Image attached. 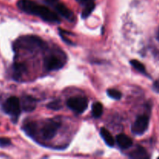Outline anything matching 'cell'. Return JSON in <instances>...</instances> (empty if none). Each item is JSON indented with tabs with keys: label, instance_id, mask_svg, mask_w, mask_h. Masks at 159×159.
Masks as SVG:
<instances>
[{
	"label": "cell",
	"instance_id": "603a6c76",
	"mask_svg": "<svg viewBox=\"0 0 159 159\" xmlns=\"http://www.w3.org/2000/svg\"><path fill=\"white\" fill-rule=\"evenodd\" d=\"M158 40H159V34H158Z\"/></svg>",
	"mask_w": 159,
	"mask_h": 159
},
{
	"label": "cell",
	"instance_id": "3957f363",
	"mask_svg": "<svg viewBox=\"0 0 159 159\" xmlns=\"http://www.w3.org/2000/svg\"><path fill=\"white\" fill-rule=\"evenodd\" d=\"M2 108L6 114L11 116L14 123L18 120L20 113H21V105H20V101L18 98L16 96H11L8 98L2 104Z\"/></svg>",
	"mask_w": 159,
	"mask_h": 159
},
{
	"label": "cell",
	"instance_id": "7402d4cb",
	"mask_svg": "<svg viewBox=\"0 0 159 159\" xmlns=\"http://www.w3.org/2000/svg\"><path fill=\"white\" fill-rule=\"evenodd\" d=\"M76 1L82 5H86L91 2H94V0H76Z\"/></svg>",
	"mask_w": 159,
	"mask_h": 159
},
{
	"label": "cell",
	"instance_id": "8fae6325",
	"mask_svg": "<svg viewBox=\"0 0 159 159\" xmlns=\"http://www.w3.org/2000/svg\"><path fill=\"white\" fill-rule=\"evenodd\" d=\"M26 67L24 64L23 63H15L13 65V68H12V77L16 80H18L20 79L23 73L26 72Z\"/></svg>",
	"mask_w": 159,
	"mask_h": 159
},
{
	"label": "cell",
	"instance_id": "7a4b0ae2",
	"mask_svg": "<svg viewBox=\"0 0 159 159\" xmlns=\"http://www.w3.org/2000/svg\"><path fill=\"white\" fill-rule=\"evenodd\" d=\"M14 48L28 51H36L44 50L47 48V43L37 36L26 35L17 39L14 43Z\"/></svg>",
	"mask_w": 159,
	"mask_h": 159
},
{
	"label": "cell",
	"instance_id": "52a82bcc",
	"mask_svg": "<svg viewBox=\"0 0 159 159\" xmlns=\"http://www.w3.org/2000/svg\"><path fill=\"white\" fill-rule=\"evenodd\" d=\"M149 126V117L146 115H141L134 122L131 131L134 134L142 135L146 132Z\"/></svg>",
	"mask_w": 159,
	"mask_h": 159
},
{
	"label": "cell",
	"instance_id": "4fadbf2b",
	"mask_svg": "<svg viewBox=\"0 0 159 159\" xmlns=\"http://www.w3.org/2000/svg\"><path fill=\"white\" fill-rule=\"evenodd\" d=\"M100 135L103 141H105L106 144L109 146V147H113L115 144L114 138H113L111 134L110 133L108 130H107L104 127H102L100 130Z\"/></svg>",
	"mask_w": 159,
	"mask_h": 159
},
{
	"label": "cell",
	"instance_id": "9c48e42d",
	"mask_svg": "<svg viewBox=\"0 0 159 159\" xmlns=\"http://www.w3.org/2000/svg\"><path fill=\"white\" fill-rule=\"evenodd\" d=\"M20 105H21L22 109L25 112L34 111L36 109V107H37V100L33 96L25 95V96L22 97V101Z\"/></svg>",
	"mask_w": 159,
	"mask_h": 159
},
{
	"label": "cell",
	"instance_id": "2e32d148",
	"mask_svg": "<svg viewBox=\"0 0 159 159\" xmlns=\"http://www.w3.org/2000/svg\"><path fill=\"white\" fill-rule=\"evenodd\" d=\"M130 65L133 66V68H135L137 71H139V72H141V73H142V74L147 75L145 67H144V65H143L141 62H140L139 61L136 60V59H133V60L130 61Z\"/></svg>",
	"mask_w": 159,
	"mask_h": 159
},
{
	"label": "cell",
	"instance_id": "30bf717a",
	"mask_svg": "<svg viewBox=\"0 0 159 159\" xmlns=\"http://www.w3.org/2000/svg\"><path fill=\"white\" fill-rule=\"evenodd\" d=\"M116 144L121 149H127L133 144V141L130 137L124 134H120L116 136Z\"/></svg>",
	"mask_w": 159,
	"mask_h": 159
},
{
	"label": "cell",
	"instance_id": "5b68a950",
	"mask_svg": "<svg viewBox=\"0 0 159 159\" xmlns=\"http://www.w3.org/2000/svg\"><path fill=\"white\" fill-rule=\"evenodd\" d=\"M67 106L77 113H82L88 107V99L82 96L71 97L67 100Z\"/></svg>",
	"mask_w": 159,
	"mask_h": 159
},
{
	"label": "cell",
	"instance_id": "44dd1931",
	"mask_svg": "<svg viewBox=\"0 0 159 159\" xmlns=\"http://www.w3.org/2000/svg\"><path fill=\"white\" fill-rule=\"evenodd\" d=\"M153 89L154 91L159 93V79L155 81L153 84Z\"/></svg>",
	"mask_w": 159,
	"mask_h": 159
},
{
	"label": "cell",
	"instance_id": "ffe728a7",
	"mask_svg": "<svg viewBox=\"0 0 159 159\" xmlns=\"http://www.w3.org/2000/svg\"><path fill=\"white\" fill-rule=\"evenodd\" d=\"M10 144L11 141L9 138H3V137H1V138H0V147L6 148L10 145Z\"/></svg>",
	"mask_w": 159,
	"mask_h": 159
},
{
	"label": "cell",
	"instance_id": "5bb4252c",
	"mask_svg": "<svg viewBox=\"0 0 159 159\" xmlns=\"http://www.w3.org/2000/svg\"><path fill=\"white\" fill-rule=\"evenodd\" d=\"M102 113H103V107L102 104L99 102H95L93 105V110H92L93 117L99 118L102 115Z\"/></svg>",
	"mask_w": 159,
	"mask_h": 159
},
{
	"label": "cell",
	"instance_id": "e0dca14e",
	"mask_svg": "<svg viewBox=\"0 0 159 159\" xmlns=\"http://www.w3.org/2000/svg\"><path fill=\"white\" fill-rule=\"evenodd\" d=\"M85 7L84 8L83 11L82 12V17L83 19L87 18V17L89 16L90 14L93 12V11L95 9V3L94 2H91L88 3V4L85 5Z\"/></svg>",
	"mask_w": 159,
	"mask_h": 159
},
{
	"label": "cell",
	"instance_id": "8992f818",
	"mask_svg": "<svg viewBox=\"0 0 159 159\" xmlns=\"http://www.w3.org/2000/svg\"><path fill=\"white\" fill-rule=\"evenodd\" d=\"M65 60L57 55L51 54L47 56L43 61V65L48 71H55V70L61 69L65 65Z\"/></svg>",
	"mask_w": 159,
	"mask_h": 159
},
{
	"label": "cell",
	"instance_id": "d6986e66",
	"mask_svg": "<svg viewBox=\"0 0 159 159\" xmlns=\"http://www.w3.org/2000/svg\"><path fill=\"white\" fill-rule=\"evenodd\" d=\"M47 107L50 110H59L62 107L61 105V101L60 99H55V100L52 101V102H49L47 105Z\"/></svg>",
	"mask_w": 159,
	"mask_h": 159
},
{
	"label": "cell",
	"instance_id": "ac0fdd59",
	"mask_svg": "<svg viewBox=\"0 0 159 159\" xmlns=\"http://www.w3.org/2000/svg\"><path fill=\"white\" fill-rule=\"evenodd\" d=\"M107 93L109 97L113 99H120L122 97V93L118 90L113 89H109Z\"/></svg>",
	"mask_w": 159,
	"mask_h": 159
},
{
	"label": "cell",
	"instance_id": "6da1fadb",
	"mask_svg": "<svg viewBox=\"0 0 159 159\" xmlns=\"http://www.w3.org/2000/svg\"><path fill=\"white\" fill-rule=\"evenodd\" d=\"M17 6L23 12L28 14L37 16L43 20L49 23H59L60 19L56 12H53L47 6L39 5L30 0H20Z\"/></svg>",
	"mask_w": 159,
	"mask_h": 159
},
{
	"label": "cell",
	"instance_id": "277c9868",
	"mask_svg": "<svg viewBox=\"0 0 159 159\" xmlns=\"http://www.w3.org/2000/svg\"><path fill=\"white\" fill-rule=\"evenodd\" d=\"M61 123L55 120L50 119L47 120L42 127V136L44 139L51 140L54 138L57 134V130L60 128Z\"/></svg>",
	"mask_w": 159,
	"mask_h": 159
},
{
	"label": "cell",
	"instance_id": "9a60e30c",
	"mask_svg": "<svg viewBox=\"0 0 159 159\" xmlns=\"http://www.w3.org/2000/svg\"><path fill=\"white\" fill-rule=\"evenodd\" d=\"M23 130L26 132L27 135L33 138L36 135V130H37V125L34 122L28 123L23 126Z\"/></svg>",
	"mask_w": 159,
	"mask_h": 159
},
{
	"label": "cell",
	"instance_id": "7c38bea8",
	"mask_svg": "<svg viewBox=\"0 0 159 159\" xmlns=\"http://www.w3.org/2000/svg\"><path fill=\"white\" fill-rule=\"evenodd\" d=\"M130 158L134 159H144L149 158V156L148 155V152H146L144 148L141 147V146H138L137 148L134 149L130 154Z\"/></svg>",
	"mask_w": 159,
	"mask_h": 159
},
{
	"label": "cell",
	"instance_id": "ba28073f",
	"mask_svg": "<svg viewBox=\"0 0 159 159\" xmlns=\"http://www.w3.org/2000/svg\"><path fill=\"white\" fill-rule=\"evenodd\" d=\"M45 2L48 4L52 6L56 9V11L64 18L67 19L69 21H73L75 18L74 13L63 3L59 2L58 0H45Z\"/></svg>",
	"mask_w": 159,
	"mask_h": 159
}]
</instances>
